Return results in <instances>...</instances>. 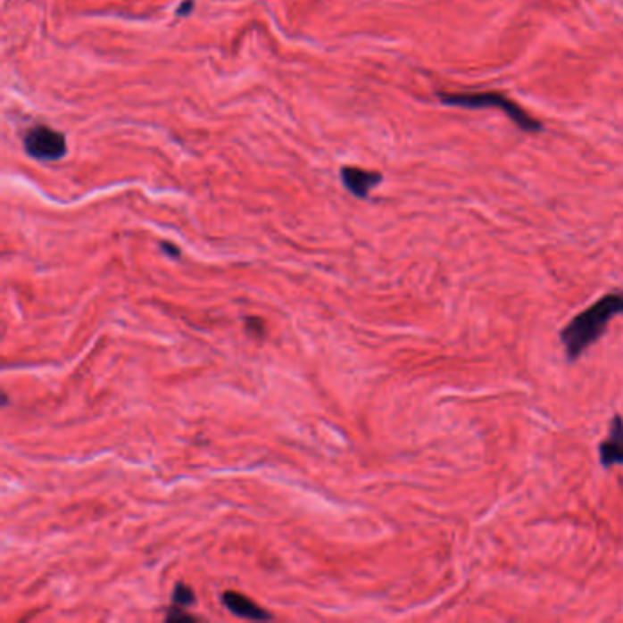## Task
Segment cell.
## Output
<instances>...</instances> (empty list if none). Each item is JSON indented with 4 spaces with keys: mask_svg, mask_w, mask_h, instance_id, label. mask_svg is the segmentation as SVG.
I'll list each match as a JSON object with an SVG mask.
<instances>
[{
    "mask_svg": "<svg viewBox=\"0 0 623 623\" xmlns=\"http://www.w3.org/2000/svg\"><path fill=\"white\" fill-rule=\"evenodd\" d=\"M441 101L448 106H461V108H494L506 113L518 129L536 134L543 129V125L532 118V115L523 110L516 101L509 99L499 92H481V94H441Z\"/></svg>",
    "mask_w": 623,
    "mask_h": 623,
    "instance_id": "cell-2",
    "label": "cell"
},
{
    "mask_svg": "<svg viewBox=\"0 0 623 623\" xmlns=\"http://www.w3.org/2000/svg\"><path fill=\"white\" fill-rule=\"evenodd\" d=\"M223 605L240 618H247V619H269L270 614L262 609L258 603H254L251 598L244 596L242 593H235V591H227L223 594Z\"/></svg>",
    "mask_w": 623,
    "mask_h": 623,
    "instance_id": "cell-6",
    "label": "cell"
},
{
    "mask_svg": "<svg viewBox=\"0 0 623 623\" xmlns=\"http://www.w3.org/2000/svg\"><path fill=\"white\" fill-rule=\"evenodd\" d=\"M600 462L605 469L623 464V417L616 413L609 426V437L600 444Z\"/></svg>",
    "mask_w": 623,
    "mask_h": 623,
    "instance_id": "cell-4",
    "label": "cell"
},
{
    "mask_svg": "<svg viewBox=\"0 0 623 623\" xmlns=\"http://www.w3.org/2000/svg\"><path fill=\"white\" fill-rule=\"evenodd\" d=\"M24 148L33 160L57 162L66 154V139L50 127H33L24 136Z\"/></svg>",
    "mask_w": 623,
    "mask_h": 623,
    "instance_id": "cell-3",
    "label": "cell"
},
{
    "mask_svg": "<svg viewBox=\"0 0 623 623\" xmlns=\"http://www.w3.org/2000/svg\"><path fill=\"white\" fill-rule=\"evenodd\" d=\"M162 249H163L167 254L174 256V258H176V256H179V249H178V247H174V245H170L169 242H163V244H162Z\"/></svg>",
    "mask_w": 623,
    "mask_h": 623,
    "instance_id": "cell-8",
    "label": "cell"
},
{
    "mask_svg": "<svg viewBox=\"0 0 623 623\" xmlns=\"http://www.w3.org/2000/svg\"><path fill=\"white\" fill-rule=\"evenodd\" d=\"M194 602H196L194 591L190 587H187L185 583H178L176 589H174V603H176V607L194 605Z\"/></svg>",
    "mask_w": 623,
    "mask_h": 623,
    "instance_id": "cell-7",
    "label": "cell"
},
{
    "mask_svg": "<svg viewBox=\"0 0 623 623\" xmlns=\"http://www.w3.org/2000/svg\"><path fill=\"white\" fill-rule=\"evenodd\" d=\"M616 315H623V291L609 293L596 303L581 311L561 331L560 338L565 345L569 361H576L589 349L607 329Z\"/></svg>",
    "mask_w": 623,
    "mask_h": 623,
    "instance_id": "cell-1",
    "label": "cell"
},
{
    "mask_svg": "<svg viewBox=\"0 0 623 623\" xmlns=\"http://www.w3.org/2000/svg\"><path fill=\"white\" fill-rule=\"evenodd\" d=\"M194 8V0H185V3H183V6L178 10V15L181 17V15H185V13H188L190 10Z\"/></svg>",
    "mask_w": 623,
    "mask_h": 623,
    "instance_id": "cell-9",
    "label": "cell"
},
{
    "mask_svg": "<svg viewBox=\"0 0 623 623\" xmlns=\"http://www.w3.org/2000/svg\"><path fill=\"white\" fill-rule=\"evenodd\" d=\"M342 181L353 196L368 198L370 192L382 181V174L370 172L357 167H345L342 169Z\"/></svg>",
    "mask_w": 623,
    "mask_h": 623,
    "instance_id": "cell-5",
    "label": "cell"
}]
</instances>
